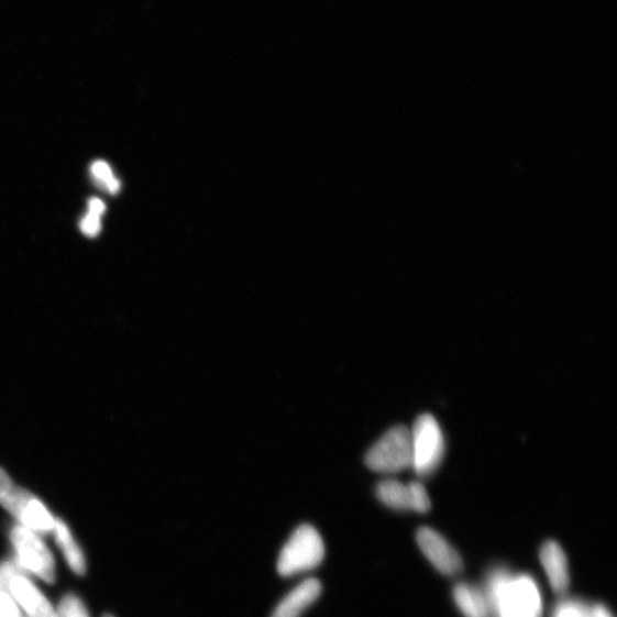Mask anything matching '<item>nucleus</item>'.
I'll return each instance as SVG.
<instances>
[{
	"mask_svg": "<svg viewBox=\"0 0 617 617\" xmlns=\"http://www.w3.org/2000/svg\"><path fill=\"white\" fill-rule=\"evenodd\" d=\"M487 599L497 617H540L542 601L537 582L496 570L488 579Z\"/></svg>",
	"mask_w": 617,
	"mask_h": 617,
	"instance_id": "f257e3e1",
	"label": "nucleus"
},
{
	"mask_svg": "<svg viewBox=\"0 0 617 617\" xmlns=\"http://www.w3.org/2000/svg\"><path fill=\"white\" fill-rule=\"evenodd\" d=\"M0 507L11 514L20 525L40 536L52 533L55 517L33 493L13 483L0 467Z\"/></svg>",
	"mask_w": 617,
	"mask_h": 617,
	"instance_id": "f03ea898",
	"label": "nucleus"
},
{
	"mask_svg": "<svg viewBox=\"0 0 617 617\" xmlns=\"http://www.w3.org/2000/svg\"><path fill=\"white\" fill-rule=\"evenodd\" d=\"M326 557V546L316 528L302 525L280 551L277 570L288 577L318 568Z\"/></svg>",
	"mask_w": 617,
	"mask_h": 617,
	"instance_id": "7ed1b4c3",
	"label": "nucleus"
},
{
	"mask_svg": "<svg viewBox=\"0 0 617 617\" xmlns=\"http://www.w3.org/2000/svg\"><path fill=\"white\" fill-rule=\"evenodd\" d=\"M410 432V469L421 477L436 472L445 454V438L434 417L420 416Z\"/></svg>",
	"mask_w": 617,
	"mask_h": 617,
	"instance_id": "20e7f679",
	"label": "nucleus"
},
{
	"mask_svg": "<svg viewBox=\"0 0 617 617\" xmlns=\"http://www.w3.org/2000/svg\"><path fill=\"white\" fill-rule=\"evenodd\" d=\"M14 562L24 574H32L46 583L56 577L54 557L38 533L18 524L10 533Z\"/></svg>",
	"mask_w": 617,
	"mask_h": 617,
	"instance_id": "39448f33",
	"label": "nucleus"
},
{
	"mask_svg": "<svg viewBox=\"0 0 617 617\" xmlns=\"http://www.w3.org/2000/svg\"><path fill=\"white\" fill-rule=\"evenodd\" d=\"M365 463L372 472L393 475L410 469V432L405 426H396L382 436L368 450Z\"/></svg>",
	"mask_w": 617,
	"mask_h": 617,
	"instance_id": "423d86ee",
	"label": "nucleus"
},
{
	"mask_svg": "<svg viewBox=\"0 0 617 617\" xmlns=\"http://www.w3.org/2000/svg\"><path fill=\"white\" fill-rule=\"evenodd\" d=\"M418 544L427 560L444 575L453 576L463 569L460 553L451 543L430 527H422L417 535Z\"/></svg>",
	"mask_w": 617,
	"mask_h": 617,
	"instance_id": "0eeeda50",
	"label": "nucleus"
},
{
	"mask_svg": "<svg viewBox=\"0 0 617 617\" xmlns=\"http://www.w3.org/2000/svg\"><path fill=\"white\" fill-rule=\"evenodd\" d=\"M10 595L25 617H56V610L26 574H18L10 584Z\"/></svg>",
	"mask_w": 617,
	"mask_h": 617,
	"instance_id": "6e6552de",
	"label": "nucleus"
},
{
	"mask_svg": "<svg viewBox=\"0 0 617 617\" xmlns=\"http://www.w3.org/2000/svg\"><path fill=\"white\" fill-rule=\"evenodd\" d=\"M541 564L547 573L552 590L564 594L570 585V570L568 557L560 544L549 541L540 552Z\"/></svg>",
	"mask_w": 617,
	"mask_h": 617,
	"instance_id": "1a4fd4ad",
	"label": "nucleus"
},
{
	"mask_svg": "<svg viewBox=\"0 0 617 617\" xmlns=\"http://www.w3.org/2000/svg\"><path fill=\"white\" fill-rule=\"evenodd\" d=\"M320 594V582L317 579H308L294 587L276 607L272 617H301Z\"/></svg>",
	"mask_w": 617,
	"mask_h": 617,
	"instance_id": "9d476101",
	"label": "nucleus"
},
{
	"mask_svg": "<svg viewBox=\"0 0 617 617\" xmlns=\"http://www.w3.org/2000/svg\"><path fill=\"white\" fill-rule=\"evenodd\" d=\"M52 535H54L55 542L63 551L71 571L77 575H84L86 573L85 555L68 525L64 520L56 518Z\"/></svg>",
	"mask_w": 617,
	"mask_h": 617,
	"instance_id": "9b49d317",
	"label": "nucleus"
},
{
	"mask_svg": "<svg viewBox=\"0 0 617 617\" xmlns=\"http://www.w3.org/2000/svg\"><path fill=\"white\" fill-rule=\"evenodd\" d=\"M454 602L464 617H489L492 609L484 593L476 586L459 583L453 591Z\"/></svg>",
	"mask_w": 617,
	"mask_h": 617,
	"instance_id": "f8f14e48",
	"label": "nucleus"
},
{
	"mask_svg": "<svg viewBox=\"0 0 617 617\" xmlns=\"http://www.w3.org/2000/svg\"><path fill=\"white\" fill-rule=\"evenodd\" d=\"M377 498L382 504L397 511L410 510L408 484L396 480L381 482L376 487Z\"/></svg>",
	"mask_w": 617,
	"mask_h": 617,
	"instance_id": "ddd939ff",
	"label": "nucleus"
},
{
	"mask_svg": "<svg viewBox=\"0 0 617 617\" xmlns=\"http://www.w3.org/2000/svg\"><path fill=\"white\" fill-rule=\"evenodd\" d=\"M92 178L97 186L110 195H117L121 190V181L115 178L111 167L103 161H97L91 166Z\"/></svg>",
	"mask_w": 617,
	"mask_h": 617,
	"instance_id": "4468645a",
	"label": "nucleus"
},
{
	"mask_svg": "<svg viewBox=\"0 0 617 617\" xmlns=\"http://www.w3.org/2000/svg\"><path fill=\"white\" fill-rule=\"evenodd\" d=\"M410 510L419 514H426L431 508L430 496L426 486L421 482H411L408 484Z\"/></svg>",
	"mask_w": 617,
	"mask_h": 617,
	"instance_id": "2eb2a0df",
	"label": "nucleus"
},
{
	"mask_svg": "<svg viewBox=\"0 0 617 617\" xmlns=\"http://www.w3.org/2000/svg\"><path fill=\"white\" fill-rule=\"evenodd\" d=\"M55 610L56 617H90L81 599L73 594L66 595Z\"/></svg>",
	"mask_w": 617,
	"mask_h": 617,
	"instance_id": "dca6fc26",
	"label": "nucleus"
},
{
	"mask_svg": "<svg viewBox=\"0 0 617 617\" xmlns=\"http://www.w3.org/2000/svg\"><path fill=\"white\" fill-rule=\"evenodd\" d=\"M552 617H594L593 608L579 601H563L553 610Z\"/></svg>",
	"mask_w": 617,
	"mask_h": 617,
	"instance_id": "f3484780",
	"label": "nucleus"
},
{
	"mask_svg": "<svg viewBox=\"0 0 617 617\" xmlns=\"http://www.w3.org/2000/svg\"><path fill=\"white\" fill-rule=\"evenodd\" d=\"M22 573L23 572L15 564L14 561L0 563V593H9L10 594L11 581L13 580V577L15 575L22 574Z\"/></svg>",
	"mask_w": 617,
	"mask_h": 617,
	"instance_id": "a211bd4d",
	"label": "nucleus"
},
{
	"mask_svg": "<svg viewBox=\"0 0 617 617\" xmlns=\"http://www.w3.org/2000/svg\"><path fill=\"white\" fill-rule=\"evenodd\" d=\"M101 229V218L90 212H88L80 221V230L87 238H97Z\"/></svg>",
	"mask_w": 617,
	"mask_h": 617,
	"instance_id": "6ab92c4d",
	"label": "nucleus"
},
{
	"mask_svg": "<svg viewBox=\"0 0 617 617\" xmlns=\"http://www.w3.org/2000/svg\"><path fill=\"white\" fill-rule=\"evenodd\" d=\"M21 609L9 593H0V617H22Z\"/></svg>",
	"mask_w": 617,
	"mask_h": 617,
	"instance_id": "aec40b11",
	"label": "nucleus"
},
{
	"mask_svg": "<svg viewBox=\"0 0 617 617\" xmlns=\"http://www.w3.org/2000/svg\"><path fill=\"white\" fill-rule=\"evenodd\" d=\"M88 209H90L88 212L102 218L106 213V203L99 198H92L90 202H88Z\"/></svg>",
	"mask_w": 617,
	"mask_h": 617,
	"instance_id": "412c9836",
	"label": "nucleus"
},
{
	"mask_svg": "<svg viewBox=\"0 0 617 617\" xmlns=\"http://www.w3.org/2000/svg\"><path fill=\"white\" fill-rule=\"evenodd\" d=\"M594 617H613L610 610L604 605H596L593 607Z\"/></svg>",
	"mask_w": 617,
	"mask_h": 617,
	"instance_id": "4be33fe9",
	"label": "nucleus"
},
{
	"mask_svg": "<svg viewBox=\"0 0 617 617\" xmlns=\"http://www.w3.org/2000/svg\"><path fill=\"white\" fill-rule=\"evenodd\" d=\"M103 617H114V616L106 614V615H103Z\"/></svg>",
	"mask_w": 617,
	"mask_h": 617,
	"instance_id": "5701e85b",
	"label": "nucleus"
},
{
	"mask_svg": "<svg viewBox=\"0 0 617 617\" xmlns=\"http://www.w3.org/2000/svg\"><path fill=\"white\" fill-rule=\"evenodd\" d=\"M22 617H25L24 615Z\"/></svg>",
	"mask_w": 617,
	"mask_h": 617,
	"instance_id": "b1692460",
	"label": "nucleus"
}]
</instances>
